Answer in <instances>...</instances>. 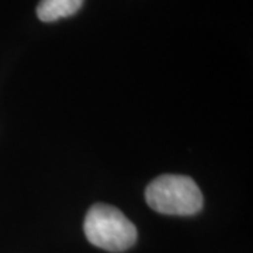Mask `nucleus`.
Masks as SVG:
<instances>
[{"label": "nucleus", "instance_id": "f257e3e1", "mask_svg": "<svg viewBox=\"0 0 253 253\" xmlns=\"http://www.w3.org/2000/svg\"><path fill=\"white\" fill-rule=\"evenodd\" d=\"M145 200L156 212L166 215H194L203 208V193L191 177L163 174L149 183Z\"/></svg>", "mask_w": 253, "mask_h": 253}, {"label": "nucleus", "instance_id": "f03ea898", "mask_svg": "<svg viewBox=\"0 0 253 253\" xmlns=\"http://www.w3.org/2000/svg\"><path fill=\"white\" fill-rule=\"evenodd\" d=\"M83 229L91 245L107 252H124L138 236L135 225L120 210L101 203L87 211Z\"/></svg>", "mask_w": 253, "mask_h": 253}, {"label": "nucleus", "instance_id": "7ed1b4c3", "mask_svg": "<svg viewBox=\"0 0 253 253\" xmlns=\"http://www.w3.org/2000/svg\"><path fill=\"white\" fill-rule=\"evenodd\" d=\"M83 1L84 0H41L37 7V16L44 23H52L78 13Z\"/></svg>", "mask_w": 253, "mask_h": 253}]
</instances>
